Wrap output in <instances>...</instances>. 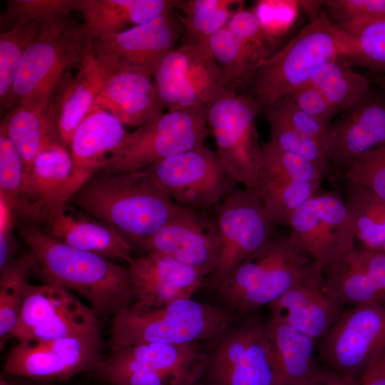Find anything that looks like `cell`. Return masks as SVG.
Masks as SVG:
<instances>
[{"label": "cell", "instance_id": "1", "mask_svg": "<svg viewBox=\"0 0 385 385\" xmlns=\"http://www.w3.org/2000/svg\"><path fill=\"white\" fill-rule=\"evenodd\" d=\"M16 227L35 259L34 273L44 283L83 297L98 316H115L131 305L128 265L72 247L38 225L16 222Z\"/></svg>", "mask_w": 385, "mask_h": 385}, {"label": "cell", "instance_id": "2", "mask_svg": "<svg viewBox=\"0 0 385 385\" xmlns=\"http://www.w3.org/2000/svg\"><path fill=\"white\" fill-rule=\"evenodd\" d=\"M71 201L139 248L168 221L177 206L145 169L95 175Z\"/></svg>", "mask_w": 385, "mask_h": 385}, {"label": "cell", "instance_id": "3", "mask_svg": "<svg viewBox=\"0 0 385 385\" xmlns=\"http://www.w3.org/2000/svg\"><path fill=\"white\" fill-rule=\"evenodd\" d=\"M347 54L343 34L322 11L283 44L257 73L248 95L260 113L309 83L325 64Z\"/></svg>", "mask_w": 385, "mask_h": 385}, {"label": "cell", "instance_id": "4", "mask_svg": "<svg viewBox=\"0 0 385 385\" xmlns=\"http://www.w3.org/2000/svg\"><path fill=\"white\" fill-rule=\"evenodd\" d=\"M322 269L288 235H274L242 262L217 289L240 314L275 302L304 278Z\"/></svg>", "mask_w": 385, "mask_h": 385}, {"label": "cell", "instance_id": "5", "mask_svg": "<svg viewBox=\"0 0 385 385\" xmlns=\"http://www.w3.org/2000/svg\"><path fill=\"white\" fill-rule=\"evenodd\" d=\"M91 46L83 24L73 20L71 14L43 20L21 60L11 111L23 104L49 106L65 71L78 66Z\"/></svg>", "mask_w": 385, "mask_h": 385}, {"label": "cell", "instance_id": "6", "mask_svg": "<svg viewBox=\"0 0 385 385\" xmlns=\"http://www.w3.org/2000/svg\"><path fill=\"white\" fill-rule=\"evenodd\" d=\"M232 321L233 317L225 309L192 298L149 311L136 312L128 307L113 316L111 347L215 342L231 327Z\"/></svg>", "mask_w": 385, "mask_h": 385}, {"label": "cell", "instance_id": "7", "mask_svg": "<svg viewBox=\"0 0 385 385\" xmlns=\"http://www.w3.org/2000/svg\"><path fill=\"white\" fill-rule=\"evenodd\" d=\"M164 111L207 108L233 91L208 43L180 44L161 61L153 76Z\"/></svg>", "mask_w": 385, "mask_h": 385}, {"label": "cell", "instance_id": "8", "mask_svg": "<svg viewBox=\"0 0 385 385\" xmlns=\"http://www.w3.org/2000/svg\"><path fill=\"white\" fill-rule=\"evenodd\" d=\"M208 134L205 108L164 111L153 121L128 133L110 165L101 173L144 169L204 145Z\"/></svg>", "mask_w": 385, "mask_h": 385}, {"label": "cell", "instance_id": "9", "mask_svg": "<svg viewBox=\"0 0 385 385\" xmlns=\"http://www.w3.org/2000/svg\"><path fill=\"white\" fill-rule=\"evenodd\" d=\"M259 113L250 96L237 92L220 97L206 108L207 127L218 157L239 183L254 191L262 150L255 121Z\"/></svg>", "mask_w": 385, "mask_h": 385}, {"label": "cell", "instance_id": "10", "mask_svg": "<svg viewBox=\"0 0 385 385\" xmlns=\"http://www.w3.org/2000/svg\"><path fill=\"white\" fill-rule=\"evenodd\" d=\"M317 344L324 363L345 376L359 380L385 351V302L344 309Z\"/></svg>", "mask_w": 385, "mask_h": 385}, {"label": "cell", "instance_id": "11", "mask_svg": "<svg viewBox=\"0 0 385 385\" xmlns=\"http://www.w3.org/2000/svg\"><path fill=\"white\" fill-rule=\"evenodd\" d=\"M220 235L216 267L207 283L217 289L247 257L273 236L276 226L255 191L236 189L214 206Z\"/></svg>", "mask_w": 385, "mask_h": 385}, {"label": "cell", "instance_id": "12", "mask_svg": "<svg viewBox=\"0 0 385 385\" xmlns=\"http://www.w3.org/2000/svg\"><path fill=\"white\" fill-rule=\"evenodd\" d=\"M176 203L207 210L237 189L239 183L217 153L204 145L144 168Z\"/></svg>", "mask_w": 385, "mask_h": 385}, {"label": "cell", "instance_id": "13", "mask_svg": "<svg viewBox=\"0 0 385 385\" xmlns=\"http://www.w3.org/2000/svg\"><path fill=\"white\" fill-rule=\"evenodd\" d=\"M216 342L203 374L205 385H278L265 324L252 321L230 327Z\"/></svg>", "mask_w": 385, "mask_h": 385}, {"label": "cell", "instance_id": "14", "mask_svg": "<svg viewBox=\"0 0 385 385\" xmlns=\"http://www.w3.org/2000/svg\"><path fill=\"white\" fill-rule=\"evenodd\" d=\"M101 334L72 336L48 342H18L4 365L6 375L43 382H58L93 372L103 359Z\"/></svg>", "mask_w": 385, "mask_h": 385}, {"label": "cell", "instance_id": "15", "mask_svg": "<svg viewBox=\"0 0 385 385\" xmlns=\"http://www.w3.org/2000/svg\"><path fill=\"white\" fill-rule=\"evenodd\" d=\"M287 225L294 243L322 270L355 247L344 200L335 190L320 188L292 213Z\"/></svg>", "mask_w": 385, "mask_h": 385}, {"label": "cell", "instance_id": "16", "mask_svg": "<svg viewBox=\"0 0 385 385\" xmlns=\"http://www.w3.org/2000/svg\"><path fill=\"white\" fill-rule=\"evenodd\" d=\"M324 178L309 162L269 141L262 146L255 191L272 223L287 225L292 213L321 188Z\"/></svg>", "mask_w": 385, "mask_h": 385}, {"label": "cell", "instance_id": "17", "mask_svg": "<svg viewBox=\"0 0 385 385\" xmlns=\"http://www.w3.org/2000/svg\"><path fill=\"white\" fill-rule=\"evenodd\" d=\"M205 211L177 204L168 221L140 248L200 270L207 278L216 267L220 243L215 216Z\"/></svg>", "mask_w": 385, "mask_h": 385}, {"label": "cell", "instance_id": "18", "mask_svg": "<svg viewBox=\"0 0 385 385\" xmlns=\"http://www.w3.org/2000/svg\"><path fill=\"white\" fill-rule=\"evenodd\" d=\"M177 9L126 31L92 43L93 51L119 66L135 68L152 76L163 58L181 41L184 25Z\"/></svg>", "mask_w": 385, "mask_h": 385}, {"label": "cell", "instance_id": "19", "mask_svg": "<svg viewBox=\"0 0 385 385\" xmlns=\"http://www.w3.org/2000/svg\"><path fill=\"white\" fill-rule=\"evenodd\" d=\"M127 265L133 293L129 308L136 312L191 299L207 278L200 270L158 253L133 257Z\"/></svg>", "mask_w": 385, "mask_h": 385}, {"label": "cell", "instance_id": "20", "mask_svg": "<svg viewBox=\"0 0 385 385\" xmlns=\"http://www.w3.org/2000/svg\"><path fill=\"white\" fill-rule=\"evenodd\" d=\"M384 145L385 99L371 91L327 128L331 168L343 174L360 156Z\"/></svg>", "mask_w": 385, "mask_h": 385}, {"label": "cell", "instance_id": "21", "mask_svg": "<svg viewBox=\"0 0 385 385\" xmlns=\"http://www.w3.org/2000/svg\"><path fill=\"white\" fill-rule=\"evenodd\" d=\"M269 307L271 319L292 327L317 342L344 309L327 286L322 269L304 278Z\"/></svg>", "mask_w": 385, "mask_h": 385}, {"label": "cell", "instance_id": "22", "mask_svg": "<svg viewBox=\"0 0 385 385\" xmlns=\"http://www.w3.org/2000/svg\"><path fill=\"white\" fill-rule=\"evenodd\" d=\"M69 202L49 210L40 227L49 236L72 247L128 263L134 247L114 227Z\"/></svg>", "mask_w": 385, "mask_h": 385}, {"label": "cell", "instance_id": "23", "mask_svg": "<svg viewBox=\"0 0 385 385\" xmlns=\"http://www.w3.org/2000/svg\"><path fill=\"white\" fill-rule=\"evenodd\" d=\"M208 46L230 87L242 93L250 91L259 71L279 48L257 25L235 34L226 26L210 38Z\"/></svg>", "mask_w": 385, "mask_h": 385}, {"label": "cell", "instance_id": "24", "mask_svg": "<svg viewBox=\"0 0 385 385\" xmlns=\"http://www.w3.org/2000/svg\"><path fill=\"white\" fill-rule=\"evenodd\" d=\"M323 274L343 307L385 302V254L379 250L354 247L325 267Z\"/></svg>", "mask_w": 385, "mask_h": 385}, {"label": "cell", "instance_id": "25", "mask_svg": "<svg viewBox=\"0 0 385 385\" xmlns=\"http://www.w3.org/2000/svg\"><path fill=\"white\" fill-rule=\"evenodd\" d=\"M25 175L26 195L40 224L49 210L68 202L88 181L61 143L41 152L25 168Z\"/></svg>", "mask_w": 385, "mask_h": 385}, {"label": "cell", "instance_id": "26", "mask_svg": "<svg viewBox=\"0 0 385 385\" xmlns=\"http://www.w3.org/2000/svg\"><path fill=\"white\" fill-rule=\"evenodd\" d=\"M110 112L122 123L144 125L164 111L149 73L119 66L111 72L98 96L93 110Z\"/></svg>", "mask_w": 385, "mask_h": 385}, {"label": "cell", "instance_id": "27", "mask_svg": "<svg viewBox=\"0 0 385 385\" xmlns=\"http://www.w3.org/2000/svg\"><path fill=\"white\" fill-rule=\"evenodd\" d=\"M117 66L108 57L96 53L91 46L78 66L76 76L56 103L51 102L60 140L68 149L75 130L93 109L108 77Z\"/></svg>", "mask_w": 385, "mask_h": 385}, {"label": "cell", "instance_id": "28", "mask_svg": "<svg viewBox=\"0 0 385 385\" xmlns=\"http://www.w3.org/2000/svg\"><path fill=\"white\" fill-rule=\"evenodd\" d=\"M107 358L158 372L177 385H195L203 376L208 355L197 344L138 343L111 347Z\"/></svg>", "mask_w": 385, "mask_h": 385}, {"label": "cell", "instance_id": "29", "mask_svg": "<svg viewBox=\"0 0 385 385\" xmlns=\"http://www.w3.org/2000/svg\"><path fill=\"white\" fill-rule=\"evenodd\" d=\"M124 125L110 112L96 109L75 130L68 150L76 170L88 180L111 163L128 133Z\"/></svg>", "mask_w": 385, "mask_h": 385}, {"label": "cell", "instance_id": "30", "mask_svg": "<svg viewBox=\"0 0 385 385\" xmlns=\"http://www.w3.org/2000/svg\"><path fill=\"white\" fill-rule=\"evenodd\" d=\"M182 2L183 0H76L75 11L82 14L86 34L93 43L179 9Z\"/></svg>", "mask_w": 385, "mask_h": 385}, {"label": "cell", "instance_id": "31", "mask_svg": "<svg viewBox=\"0 0 385 385\" xmlns=\"http://www.w3.org/2000/svg\"><path fill=\"white\" fill-rule=\"evenodd\" d=\"M265 327L274 356L278 385H304L319 370L315 361L317 342L271 318Z\"/></svg>", "mask_w": 385, "mask_h": 385}, {"label": "cell", "instance_id": "32", "mask_svg": "<svg viewBox=\"0 0 385 385\" xmlns=\"http://www.w3.org/2000/svg\"><path fill=\"white\" fill-rule=\"evenodd\" d=\"M51 106L20 105L1 123V133L11 140L25 168L41 152L53 144L61 143Z\"/></svg>", "mask_w": 385, "mask_h": 385}, {"label": "cell", "instance_id": "33", "mask_svg": "<svg viewBox=\"0 0 385 385\" xmlns=\"http://www.w3.org/2000/svg\"><path fill=\"white\" fill-rule=\"evenodd\" d=\"M344 180V200L355 238L363 247L379 250L385 242V200L364 186Z\"/></svg>", "mask_w": 385, "mask_h": 385}, {"label": "cell", "instance_id": "34", "mask_svg": "<svg viewBox=\"0 0 385 385\" xmlns=\"http://www.w3.org/2000/svg\"><path fill=\"white\" fill-rule=\"evenodd\" d=\"M370 79L354 71L344 59L339 58L322 66L308 83L320 91L339 111H344L370 91Z\"/></svg>", "mask_w": 385, "mask_h": 385}, {"label": "cell", "instance_id": "35", "mask_svg": "<svg viewBox=\"0 0 385 385\" xmlns=\"http://www.w3.org/2000/svg\"><path fill=\"white\" fill-rule=\"evenodd\" d=\"M243 5L240 0H183L179 8L184 25L180 44L208 43Z\"/></svg>", "mask_w": 385, "mask_h": 385}, {"label": "cell", "instance_id": "36", "mask_svg": "<svg viewBox=\"0 0 385 385\" xmlns=\"http://www.w3.org/2000/svg\"><path fill=\"white\" fill-rule=\"evenodd\" d=\"M36 261L28 250L13 258L0 277V347L11 338L16 326L29 277L34 273Z\"/></svg>", "mask_w": 385, "mask_h": 385}, {"label": "cell", "instance_id": "37", "mask_svg": "<svg viewBox=\"0 0 385 385\" xmlns=\"http://www.w3.org/2000/svg\"><path fill=\"white\" fill-rule=\"evenodd\" d=\"M78 300L74 294L59 286L46 283L34 285L27 282L18 322L11 338L21 341L34 327Z\"/></svg>", "mask_w": 385, "mask_h": 385}, {"label": "cell", "instance_id": "38", "mask_svg": "<svg viewBox=\"0 0 385 385\" xmlns=\"http://www.w3.org/2000/svg\"><path fill=\"white\" fill-rule=\"evenodd\" d=\"M345 38L351 65L385 74V19L336 26Z\"/></svg>", "mask_w": 385, "mask_h": 385}, {"label": "cell", "instance_id": "39", "mask_svg": "<svg viewBox=\"0 0 385 385\" xmlns=\"http://www.w3.org/2000/svg\"><path fill=\"white\" fill-rule=\"evenodd\" d=\"M0 198L12 210L17 222L37 224L26 191L23 160L11 140L0 133Z\"/></svg>", "mask_w": 385, "mask_h": 385}, {"label": "cell", "instance_id": "40", "mask_svg": "<svg viewBox=\"0 0 385 385\" xmlns=\"http://www.w3.org/2000/svg\"><path fill=\"white\" fill-rule=\"evenodd\" d=\"M42 21L19 23L0 34V104L11 110L12 90L24 53L36 38Z\"/></svg>", "mask_w": 385, "mask_h": 385}, {"label": "cell", "instance_id": "41", "mask_svg": "<svg viewBox=\"0 0 385 385\" xmlns=\"http://www.w3.org/2000/svg\"><path fill=\"white\" fill-rule=\"evenodd\" d=\"M270 128V142L312 164L325 178L332 170L326 148L316 140L287 125L272 113H265Z\"/></svg>", "mask_w": 385, "mask_h": 385}, {"label": "cell", "instance_id": "42", "mask_svg": "<svg viewBox=\"0 0 385 385\" xmlns=\"http://www.w3.org/2000/svg\"><path fill=\"white\" fill-rule=\"evenodd\" d=\"M76 0H10L1 16V24L9 28L19 24L41 21L75 11Z\"/></svg>", "mask_w": 385, "mask_h": 385}, {"label": "cell", "instance_id": "43", "mask_svg": "<svg viewBox=\"0 0 385 385\" xmlns=\"http://www.w3.org/2000/svg\"><path fill=\"white\" fill-rule=\"evenodd\" d=\"M322 4L334 26L385 19V0H325Z\"/></svg>", "mask_w": 385, "mask_h": 385}, {"label": "cell", "instance_id": "44", "mask_svg": "<svg viewBox=\"0 0 385 385\" xmlns=\"http://www.w3.org/2000/svg\"><path fill=\"white\" fill-rule=\"evenodd\" d=\"M343 176L385 200V145L360 156Z\"/></svg>", "mask_w": 385, "mask_h": 385}, {"label": "cell", "instance_id": "45", "mask_svg": "<svg viewBox=\"0 0 385 385\" xmlns=\"http://www.w3.org/2000/svg\"><path fill=\"white\" fill-rule=\"evenodd\" d=\"M267 111L297 132L316 140L326 148L328 126L302 110L289 96L281 98Z\"/></svg>", "mask_w": 385, "mask_h": 385}, {"label": "cell", "instance_id": "46", "mask_svg": "<svg viewBox=\"0 0 385 385\" xmlns=\"http://www.w3.org/2000/svg\"><path fill=\"white\" fill-rule=\"evenodd\" d=\"M297 3L294 1H257L252 11L266 32L281 41L290 23V9Z\"/></svg>", "mask_w": 385, "mask_h": 385}, {"label": "cell", "instance_id": "47", "mask_svg": "<svg viewBox=\"0 0 385 385\" xmlns=\"http://www.w3.org/2000/svg\"><path fill=\"white\" fill-rule=\"evenodd\" d=\"M302 110L329 126L339 111L318 90L304 85L287 95Z\"/></svg>", "mask_w": 385, "mask_h": 385}, {"label": "cell", "instance_id": "48", "mask_svg": "<svg viewBox=\"0 0 385 385\" xmlns=\"http://www.w3.org/2000/svg\"><path fill=\"white\" fill-rule=\"evenodd\" d=\"M16 222L12 210L0 198V270L13 259Z\"/></svg>", "mask_w": 385, "mask_h": 385}, {"label": "cell", "instance_id": "49", "mask_svg": "<svg viewBox=\"0 0 385 385\" xmlns=\"http://www.w3.org/2000/svg\"><path fill=\"white\" fill-rule=\"evenodd\" d=\"M359 385H385V351L369 366L359 379Z\"/></svg>", "mask_w": 385, "mask_h": 385}, {"label": "cell", "instance_id": "50", "mask_svg": "<svg viewBox=\"0 0 385 385\" xmlns=\"http://www.w3.org/2000/svg\"><path fill=\"white\" fill-rule=\"evenodd\" d=\"M304 385H359V380L345 376L334 370L329 371L319 369Z\"/></svg>", "mask_w": 385, "mask_h": 385}, {"label": "cell", "instance_id": "51", "mask_svg": "<svg viewBox=\"0 0 385 385\" xmlns=\"http://www.w3.org/2000/svg\"><path fill=\"white\" fill-rule=\"evenodd\" d=\"M9 376V375H8ZM11 379V385H49L51 382H43V381H35V380H31V383H29V381L27 379L24 378H19V381H15L14 377L12 376H9Z\"/></svg>", "mask_w": 385, "mask_h": 385}, {"label": "cell", "instance_id": "52", "mask_svg": "<svg viewBox=\"0 0 385 385\" xmlns=\"http://www.w3.org/2000/svg\"><path fill=\"white\" fill-rule=\"evenodd\" d=\"M370 81L380 87L385 93V74L376 76Z\"/></svg>", "mask_w": 385, "mask_h": 385}, {"label": "cell", "instance_id": "53", "mask_svg": "<svg viewBox=\"0 0 385 385\" xmlns=\"http://www.w3.org/2000/svg\"><path fill=\"white\" fill-rule=\"evenodd\" d=\"M379 251L385 254V242L383 244V245L381 247Z\"/></svg>", "mask_w": 385, "mask_h": 385}, {"label": "cell", "instance_id": "54", "mask_svg": "<svg viewBox=\"0 0 385 385\" xmlns=\"http://www.w3.org/2000/svg\"><path fill=\"white\" fill-rule=\"evenodd\" d=\"M108 384H109V383H108ZM110 384V385H112V384Z\"/></svg>", "mask_w": 385, "mask_h": 385}]
</instances>
